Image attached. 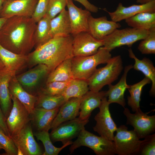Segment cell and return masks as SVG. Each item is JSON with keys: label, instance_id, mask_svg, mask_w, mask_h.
I'll return each instance as SVG.
<instances>
[{"label": "cell", "instance_id": "9c48e42d", "mask_svg": "<svg viewBox=\"0 0 155 155\" xmlns=\"http://www.w3.org/2000/svg\"><path fill=\"white\" fill-rule=\"evenodd\" d=\"M88 120H82L79 117L64 122L52 129L49 133L52 142H61L63 145L76 137L84 129Z\"/></svg>", "mask_w": 155, "mask_h": 155}, {"label": "cell", "instance_id": "5b68a950", "mask_svg": "<svg viewBox=\"0 0 155 155\" xmlns=\"http://www.w3.org/2000/svg\"><path fill=\"white\" fill-rule=\"evenodd\" d=\"M81 146L88 147L93 151L97 155H113L115 154L113 141L95 135L84 129L73 142L69 148L71 153Z\"/></svg>", "mask_w": 155, "mask_h": 155}, {"label": "cell", "instance_id": "9a60e30c", "mask_svg": "<svg viewBox=\"0 0 155 155\" xmlns=\"http://www.w3.org/2000/svg\"><path fill=\"white\" fill-rule=\"evenodd\" d=\"M30 122L18 134L11 137L17 149L23 155H41L43 153L35 141Z\"/></svg>", "mask_w": 155, "mask_h": 155}, {"label": "cell", "instance_id": "7c38bea8", "mask_svg": "<svg viewBox=\"0 0 155 155\" xmlns=\"http://www.w3.org/2000/svg\"><path fill=\"white\" fill-rule=\"evenodd\" d=\"M13 106L6 119L7 127L11 137L19 133L30 122V113L23 105L11 96Z\"/></svg>", "mask_w": 155, "mask_h": 155}, {"label": "cell", "instance_id": "74e56055", "mask_svg": "<svg viewBox=\"0 0 155 155\" xmlns=\"http://www.w3.org/2000/svg\"><path fill=\"white\" fill-rule=\"evenodd\" d=\"M142 140L138 154L155 155V134L148 135Z\"/></svg>", "mask_w": 155, "mask_h": 155}, {"label": "cell", "instance_id": "f1b7e54d", "mask_svg": "<svg viewBox=\"0 0 155 155\" xmlns=\"http://www.w3.org/2000/svg\"><path fill=\"white\" fill-rule=\"evenodd\" d=\"M131 28L149 30L155 27V12H143L125 20Z\"/></svg>", "mask_w": 155, "mask_h": 155}, {"label": "cell", "instance_id": "484cf974", "mask_svg": "<svg viewBox=\"0 0 155 155\" xmlns=\"http://www.w3.org/2000/svg\"><path fill=\"white\" fill-rule=\"evenodd\" d=\"M129 57L135 60L133 66L134 69L141 71L145 77L149 78L152 82L150 94L152 96L155 95V68L152 62L149 59L144 57L140 60L135 55L131 48L128 50Z\"/></svg>", "mask_w": 155, "mask_h": 155}, {"label": "cell", "instance_id": "ba28073f", "mask_svg": "<svg viewBox=\"0 0 155 155\" xmlns=\"http://www.w3.org/2000/svg\"><path fill=\"white\" fill-rule=\"evenodd\" d=\"M28 71L16 75L19 83L27 92L36 96L50 73L46 65L37 64Z\"/></svg>", "mask_w": 155, "mask_h": 155}, {"label": "cell", "instance_id": "277c9868", "mask_svg": "<svg viewBox=\"0 0 155 155\" xmlns=\"http://www.w3.org/2000/svg\"><path fill=\"white\" fill-rule=\"evenodd\" d=\"M104 67L96 70L87 80L89 90L99 91L105 86L117 80L123 69L121 57L118 55L111 57Z\"/></svg>", "mask_w": 155, "mask_h": 155}, {"label": "cell", "instance_id": "603a6c76", "mask_svg": "<svg viewBox=\"0 0 155 155\" xmlns=\"http://www.w3.org/2000/svg\"><path fill=\"white\" fill-rule=\"evenodd\" d=\"M105 97H107L106 91H88L82 97L79 118L82 120H88L92 111L99 108Z\"/></svg>", "mask_w": 155, "mask_h": 155}, {"label": "cell", "instance_id": "ffe728a7", "mask_svg": "<svg viewBox=\"0 0 155 155\" xmlns=\"http://www.w3.org/2000/svg\"><path fill=\"white\" fill-rule=\"evenodd\" d=\"M0 58L5 67L16 75L28 67V55L14 53L3 48L0 44Z\"/></svg>", "mask_w": 155, "mask_h": 155}, {"label": "cell", "instance_id": "60d3db41", "mask_svg": "<svg viewBox=\"0 0 155 155\" xmlns=\"http://www.w3.org/2000/svg\"><path fill=\"white\" fill-rule=\"evenodd\" d=\"M82 4L86 9L90 12L96 13L98 11V8L94 5L91 4L88 0H74Z\"/></svg>", "mask_w": 155, "mask_h": 155}, {"label": "cell", "instance_id": "83f0119b", "mask_svg": "<svg viewBox=\"0 0 155 155\" xmlns=\"http://www.w3.org/2000/svg\"><path fill=\"white\" fill-rule=\"evenodd\" d=\"M51 20L50 18L45 15L37 22L34 35L35 49L52 38L50 34Z\"/></svg>", "mask_w": 155, "mask_h": 155}, {"label": "cell", "instance_id": "8d00e7d4", "mask_svg": "<svg viewBox=\"0 0 155 155\" xmlns=\"http://www.w3.org/2000/svg\"><path fill=\"white\" fill-rule=\"evenodd\" d=\"M0 144L6 155H17V148L11 137L7 135L0 127Z\"/></svg>", "mask_w": 155, "mask_h": 155}, {"label": "cell", "instance_id": "bcb514c9", "mask_svg": "<svg viewBox=\"0 0 155 155\" xmlns=\"http://www.w3.org/2000/svg\"><path fill=\"white\" fill-rule=\"evenodd\" d=\"M4 67H5V66L1 59L0 58V70L2 69Z\"/></svg>", "mask_w": 155, "mask_h": 155}, {"label": "cell", "instance_id": "d590c367", "mask_svg": "<svg viewBox=\"0 0 155 155\" xmlns=\"http://www.w3.org/2000/svg\"><path fill=\"white\" fill-rule=\"evenodd\" d=\"M147 36L140 42L138 49L142 54H155V27L149 30Z\"/></svg>", "mask_w": 155, "mask_h": 155}, {"label": "cell", "instance_id": "5bb4252c", "mask_svg": "<svg viewBox=\"0 0 155 155\" xmlns=\"http://www.w3.org/2000/svg\"><path fill=\"white\" fill-rule=\"evenodd\" d=\"M38 0H6L0 17L8 19L16 16L31 17Z\"/></svg>", "mask_w": 155, "mask_h": 155}, {"label": "cell", "instance_id": "e0dca14e", "mask_svg": "<svg viewBox=\"0 0 155 155\" xmlns=\"http://www.w3.org/2000/svg\"><path fill=\"white\" fill-rule=\"evenodd\" d=\"M121 27L120 24L108 20L106 16L94 18L91 15L88 21L89 32L95 38L103 40L115 30Z\"/></svg>", "mask_w": 155, "mask_h": 155}, {"label": "cell", "instance_id": "d4e9b609", "mask_svg": "<svg viewBox=\"0 0 155 155\" xmlns=\"http://www.w3.org/2000/svg\"><path fill=\"white\" fill-rule=\"evenodd\" d=\"M9 88L11 96L14 97L21 102L30 113L35 108L37 96L25 90L17 80L16 75L11 78Z\"/></svg>", "mask_w": 155, "mask_h": 155}, {"label": "cell", "instance_id": "d6a6232c", "mask_svg": "<svg viewBox=\"0 0 155 155\" xmlns=\"http://www.w3.org/2000/svg\"><path fill=\"white\" fill-rule=\"evenodd\" d=\"M35 108L52 110L60 107L67 100L62 95H51L39 93L36 96Z\"/></svg>", "mask_w": 155, "mask_h": 155}, {"label": "cell", "instance_id": "8992f818", "mask_svg": "<svg viewBox=\"0 0 155 155\" xmlns=\"http://www.w3.org/2000/svg\"><path fill=\"white\" fill-rule=\"evenodd\" d=\"M149 32V30L132 28L117 29L103 40V46L110 51L123 45L131 47L137 41L144 39Z\"/></svg>", "mask_w": 155, "mask_h": 155}, {"label": "cell", "instance_id": "e575fe53", "mask_svg": "<svg viewBox=\"0 0 155 155\" xmlns=\"http://www.w3.org/2000/svg\"><path fill=\"white\" fill-rule=\"evenodd\" d=\"M69 82L53 81L45 83L36 95L39 93L51 95H62Z\"/></svg>", "mask_w": 155, "mask_h": 155}, {"label": "cell", "instance_id": "cb8c5ba5", "mask_svg": "<svg viewBox=\"0 0 155 155\" xmlns=\"http://www.w3.org/2000/svg\"><path fill=\"white\" fill-rule=\"evenodd\" d=\"M133 67L132 65L126 66L123 74L118 83L115 85L111 84L108 85V89L106 91V94L107 97H108V101L110 104L116 103L125 107L126 103L124 93L129 86L127 83V77L128 72Z\"/></svg>", "mask_w": 155, "mask_h": 155}, {"label": "cell", "instance_id": "ee69618b", "mask_svg": "<svg viewBox=\"0 0 155 155\" xmlns=\"http://www.w3.org/2000/svg\"><path fill=\"white\" fill-rule=\"evenodd\" d=\"M7 19L0 17V31Z\"/></svg>", "mask_w": 155, "mask_h": 155}, {"label": "cell", "instance_id": "6da1fadb", "mask_svg": "<svg viewBox=\"0 0 155 155\" xmlns=\"http://www.w3.org/2000/svg\"><path fill=\"white\" fill-rule=\"evenodd\" d=\"M36 23L30 17L16 16L7 19L0 31V44L14 53L28 55L34 48Z\"/></svg>", "mask_w": 155, "mask_h": 155}, {"label": "cell", "instance_id": "8fae6325", "mask_svg": "<svg viewBox=\"0 0 155 155\" xmlns=\"http://www.w3.org/2000/svg\"><path fill=\"white\" fill-rule=\"evenodd\" d=\"M106 98L105 97L102 99L99 108V111L94 117L96 124L93 129L100 136L113 141L114 133L117 127L111 116L109 110L110 104Z\"/></svg>", "mask_w": 155, "mask_h": 155}, {"label": "cell", "instance_id": "1f68e13d", "mask_svg": "<svg viewBox=\"0 0 155 155\" xmlns=\"http://www.w3.org/2000/svg\"><path fill=\"white\" fill-rule=\"evenodd\" d=\"M89 90L87 80L73 79L69 82L62 95L67 100L72 98L82 97Z\"/></svg>", "mask_w": 155, "mask_h": 155}, {"label": "cell", "instance_id": "7a4b0ae2", "mask_svg": "<svg viewBox=\"0 0 155 155\" xmlns=\"http://www.w3.org/2000/svg\"><path fill=\"white\" fill-rule=\"evenodd\" d=\"M73 36H56L28 54V67L32 68L39 64L45 65L50 73L65 60L73 57Z\"/></svg>", "mask_w": 155, "mask_h": 155}, {"label": "cell", "instance_id": "f6af8a7d", "mask_svg": "<svg viewBox=\"0 0 155 155\" xmlns=\"http://www.w3.org/2000/svg\"><path fill=\"white\" fill-rule=\"evenodd\" d=\"M6 0H0V13L2 9L3 4Z\"/></svg>", "mask_w": 155, "mask_h": 155}, {"label": "cell", "instance_id": "7bdbcfd3", "mask_svg": "<svg viewBox=\"0 0 155 155\" xmlns=\"http://www.w3.org/2000/svg\"><path fill=\"white\" fill-rule=\"evenodd\" d=\"M154 1L155 0H136L137 3H140L141 4L148 3Z\"/></svg>", "mask_w": 155, "mask_h": 155}, {"label": "cell", "instance_id": "f546056e", "mask_svg": "<svg viewBox=\"0 0 155 155\" xmlns=\"http://www.w3.org/2000/svg\"><path fill=\"white\" fill-rule=\"evenodd\" d=\"M71 58L67 59L62 62L51 72L45 83L53 81L68 82L73 79Z\"/></svg>", "mask_w": 155, "mask_h": 155}, {"label": "cell", "instance_id": "ac0fdd59", "mask_svg": "<svg viewBox=\"0 0 155 155\" xmlns=\"http://www.w3.org/2000/svg\"><path fill=\"white\" fill-rule=\"evenodd\" d=\"M143 12H155V1L144 4L133 5L128 7L119 3L115 11H107L112 21L117 22Z\"/></svg>", "mask_w": 155, "mask_h": 155}, {"label": "cell", "instance_id": "52a82bcc", "mask_svg": "<svg viewBox=\"0 0 155 155\" xmlns=\"http://www.w3.org/2000/svg\"><path fill=\"white\" fill-rule=\"evenodd\" d=\"M113 142L115 154L119 155L138 154L142 140L134 130H128L125 125L117 128Z\"/></svg>", "mask_w": 155, "mask_h": 155}, {"label": "cell", "instance_id": "7402d4cb", "mask_svg": "<svg viewBox=\"0 0 155 155\" xmlns=\"http://www.w3.org/2000/svg\"><path fill=\"white\" fill-rule=\"evenodd\" d=\"M14 75L13 72L5 67L0 70V106L6 119L13 106L9 86L11 78Z\"/></svg>", "mask_w": 155, "mask_h": 155}, {"label": "cell", "instance_id": "30bf717a", "mask_svg": "<svg viewBox=\"0 0 155 155\" xmlns=\"http://www.w3.org/2000/svg\"><path fill=\"white\" fill-rule=\"evenodd\" d=\"M123 113L127 119L126 124L132 126L140 139L154 133L155 131V115H148L141 109L131 113L127 108Z\"/></svg>", "mask_w": 155, "mask_h": 155}, {"label": "cell", "instance_id": "4dcf8cb0", "mask_svg": "<svg viewBox=\"0 0 155 155\" xmlns=\"http://www.w3.org/2000/svg\"><path fill=\"white\" fill-rule=\"evenodd\" d=\"M151 82L150 80L145 77L140 82L129 85L127 89L130 95L127 97V104L131 108L132 111L135 112L141 109L140 102L142 89L145 85Z\"/></svg>", "mask_w": 155, "mask_h": 155}, {"label": "cell", "instance_id": "f35d334b", "mask_svg": "<svg viewBox=\"0 0 155 155\" xmlns=\"http://www.w3.org/2000/svg\"><path fill=\"white\" fill-rule=\"evenodd\" d=\"M67 0H49L45 15L51 20L55 18L64 9Z\"/></svg>", "mask_w": 155, "mask_h": 155}, {"label": "cell", "instance_id": "44dd1931", "mask_svg": "<svg viewBox=\"0 0 155 155\" xmlns=\"http://www.w3.org/2000/svg\"><path fill=\"white\" fill-rule=\"evenodd\" d=\"M59 108L47 110L35 108L30 113V122L36 131L49 130L52 123L58 113Z\"/></svg>", "mask_w": 155, "mask_h": 155}, {"label": "cell", "instance_id": "b9f144b4", "mask_svg": "<svg viewBox=\"0 0 155 155\" xmlns=\"http://www.w3.org/2000/svg\"><path fill=\"white\" fill-rule=\"evenodd\" d=\"M6 121V119L0 106V127L7 135L11 137L7 127Z\"/></svg>", "mask_w": 155, "mask_h": 155}, {"label": "cell", "instance_id": "7dc6e473", "mask_svg": "<svg viewBox=\"0 0 155 155\" xmlns=\"http://www.w3.org/2000/svg\"><path fill=\"white\" fill-rule=\"evenodd\" d=\"M2 149H3L4 150V148H3V146L0 144V151Z\"/></svg>", "mask_w": 155, "mask_h": 155}, {"label": "cell", "instance_id": "2e32d148", "mask_svg": "<svg viewBox=\"0 0 155 155\" xmlns=\"http://www.w3.org/2000/svg\"><path fill=\"white\" fill-rule=\"evenodd\" d=\"M68 8L71 28V35H74L83 32H89L88 21L91 12L78 8L72 0H67Z\"/></svg>", "mask_w": 155, "mask_h": 155}, {"label": "cell", "instance_id": "4316f807", "mask_svg": "<svg viewBox=\"0 0 155 155\" xmlns=\"http://www.w3.org/2000/svg\"><path fill=\"white\" fill-rule=\"evenodd\" d=\"M50 34L56 36H67L71 34V28L68 11L65 9L50 21Z\"/></svg>", "mask_w": 155, "mask_h": 155}, {"label": "cell", "instance_id": "4fadbf2b", "mask_svg": "<svg viewBox=\"0 0 155 155\" xmlns=\"http://www.w3.org/2000/svg\"><path fill=\"white\" fill-rule=\"evenodd\" d=\"M73 57L86 56L96 53L103 46V40L93 37L89 32H83L73 36Z\"/></svg>", "mask_w": 155, "mask_h": 155}, {"label": "cell", "instance_id": "3957f363", "mask_svg": "<svg viewBox=\"0 0 155 155\" xmlns=\"http://www.w3.org/2000/svg\"><path fill=\"white\" fill-rule=\"evenodd\" d=\"M111 51L101 47L95 54L86 56L71 58V70L73 79L87 80L96 69L97 66L106 63L112 57Z\"/></svg>", "mask_w": 155, "mask_h": 155}, {"label": "cell", "instance_id": "ab89813d", "mask_svg": "<svg viewBox=\"0 0 155 155\" xmlns=\"http://www.w3.org/2000/svg\"><path fill=\"white\" fill-rule=\"evenodd\" d=\"M49 0H38L32 18L38 22L46 14Z\"/></svg>", "mask_w": 155, "mask_h": 155}, {"label": "cell", "instance_id": "d6986e66", "mask_svg": "<svg viewBox=\"0 0 155 155\" xmlns=\"http://www.w3.org/2000/svg\"><path fill=\"white\" fill-rule=\"evenodd\" d=\"M82 97L69 98L60 107L52 123L51 129H55L64 122L73 119L79 115Z\"/></svg>", "mask_w": 155, "mask_h": 155}, {"label": "cell", "instance_id": "836d02e7", "mask_svg": "<svg viewBox=\"0 0 155 155\" xmlns=\"http://www.w3.org/2000/svg\"><path fill=\"white\" fill-rule=\"evenodd\" d=\"M49 131L44 130L36 131L33 133L34 135L37 139L41 141L43 145L45 151L42 155H57L63 149L72 144L73 142L70 141L63 145L61 147H55L52 144Z\"/></svg>", "mask_w": 155, "mask_h": 155}]
</instances>
